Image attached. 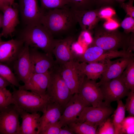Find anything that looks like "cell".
<instances>
[{
  "instance_id": "14",
  "label": "cell",
  "mask_w": 134,
  "mask_h": 134,
  "mask_svg": "<svg viewBox=\"0 0 134 134\" xmlns=\"http://www.w3.org/2000/svg\"><path fill=\"white\" fill-rule=\"evenodd\" d=\"M75 39L74 35L56 39L52 52V54L56 58V64L61 66L75 60V55L71 49V46L74 43Z\"/></svg>"
},
{
  "instance_id": "20",
  "label": "cell",
  "mask_w": 134,
  "mask_h": 134,
  "mask_svg": "<svg viewBox=\"0 0 134 134\" xmlns=\"http://www.w3.org/2000/svg\"><path fill=\"white\" fill-rule=\"evenodd\" d=\"M13 6V7L11 5L7 6L3 12L2 30L1 34L6 38L12 35L20 23L18 7H16L15 5Z\"/></svg>"
},
{
  "instance_id": "7",
  "label": "cell",
  "mask_w": 134,
  "mask_h": 134,
  "mask_svg": "<svg viewBox=\"0 0 134 134\" xmlns=\"http://www.w3.org/2000/svg\"><path fill=\"white\" fill-rule=\"evenodd\" d=\"M78 61L74 60L60 66L61 73L72 94L78 93L85 78L78 65Z\"/></svg>"
},
{
  "instance_id": "26",
  "label": "cell",
  "mask_w": 134,
  "mask_h": 134,
  "mask_svg": "<svg viewBox=\"0 0 134 134\" xmlns=\"http://www.w3.org/2000/svg\"><path fill=\"white\" fill-rule=\"evenodd\" d=\"M121 75L127 88L134 91V60L129 63Z\"/></svg>"
},
{
  "instance_id": "8",
  "label": "cell",
  "mask_w": 134,
  "mask_h": 134,
  "mask_svg": "<svg viewBox=\"0 0 134 134\" xmlns=\"http://www.w3.org/2000/svg\"><path fill=\"white\" fill-rule=\"evenodd\" d=\"M18 8L25 26L41 24L44 11L39 7L37 0H18Z\"/></svg>"
},
{
  "instance_id": "13",
  "label": "cell",
  "mask_w": 134,
  "mask_h": 134,
  "mask_svg": "<svg viewBox=\"0 0 134 134\" xmlns=\"http://www.w3.org/2000/svg\"><path fill=\"white\" fill-rule=\"evenodd\" d=\"M90 106L79 96L73 95L66 105L59 121L62 127L75 121L86 107Z\"/></svg>"
},
{
  "instance_id": "39",
  "label": "cell",
  "mask_w": 134,
  "mask_h": 134,
  "mask_svg": "<svg viewBox=\"0 0 134 134\" xmlns=\"http://www.w3.org/2000/svg\"><path fill=\"white\" fill-rule=\"evenodd\" d=\"M97 8L105 6H110L115 3L114 0H93Z\"/></svg>"
},
{
  "instance_id": "31",
  "label": "cell",
  "mask_w": 134,
  "mask_h": 134,
  "mask_svg": "<svg viewBox=\"0 0 134 134\" xmlns=\"http://www.w3.org/2000/svg\"><path fill=\"white\" fill-rule=\"evenodd\" d=\"M134 117H125L122 123L120 134H133L134 131Z\"/></svg>"
},
{
  "instance_id": "25",
  "label": "cell",
  "mask_w": 134,
  "mask_h": 134,
  "mask_svg": "<svg viewBox=\"0 0 134 134\" xmlns=\"http://www.w3.org/2000/svg\"><path fill=\"white\" fill-rule=\"evenodd\" d=\"M67 125L74 134H96L98 127L85 122H74Z\"/></svg>"
},
{
  "instance_id": "32",
  "label": "cell",
  "mask_w": 134,
  "mask_h": 134,
  "mask_svg": "<svg viewBox=\"0 0 134 134\" xmlns=\"http://www.w3.org/2000/svg\"><path fill=\"white\" fill-rule=\"evenodd\" d=\"M97 129V134H115L114 125L111 119L108 118Z\"/></svg>"
},
{
  "instance_id": "23",
  "label": "cell",
  "mask_w": 134,
  "mask_h": 134,
  "mask_svg": "<svg viewBox=\"0 0 134 134\" xmlns=\"http://www.w3.org/2000/svg\"><path fill=\"white\" fill-rule=\"evenodd\" d=\"M19 111L22 119L19 134H37L40 114L38 112L30 113L22 111Z\"/></svg>"
},
{
  "instance_id": "22",
  "label": "cell",
  "mask_w": 134,
  "mask_h": 134,
  "mask_svg": "<svg viewBox=\"0 0 134 134\" xmlns=\"http://www.w3.org/2000/svg\"><path fill=\"white\" fill-rule=\"evenodd\" d=\"M63 111L57 104L51 102L40 117L37 134L46 125L59 121Z\"/></svg>"
},
{
  "instance_id": "15",
  "label": "cell",
  "mask_w": 134,
  "mask_h": 134,
  "mask_svg": "<svg viewBox=\"0 0 134 134\" xmlns=\"http://www.w3.org/2000/svg\"><path fill=\"white\" fill-rule=\"evenodd\" d=\"M30 47L24 45L12 65L14 73L19 81L24 83L31 73Z\"/></svg>"
},
{
  "instance_id": "33",
  "label": "cell",
  "mask_w": 134,
  "mask_h": 134,
  "mask_svg": "<svg viewBox=\"0 0 134 134\" xmlns=\"http://www.w3.org/2000/svg\"><path fill=\"white\" fill-rule=\"evenodd\" d=\"M61 127L58 121L46 125L40 132L39 134H59Z\"/></svg>"
},
{
  "instance_id": "41",
  "label": "cell",
  "mask_w": 134,
  "mask_h": 134,
  "mask_svg": "<svg viewBox=\"0 0 134 134\" xmlns=\"http://www.w3.org/2000/svg\"><path fill=\"white\" fill-rule=\"evenodd\" d=\"M134 33H132L128 47L127 51L131 52L134 51Z\"/></svg>"
},
{
  "instance_id": "5",
  "label": "cell",
  "mask_w": 134,
  "mask_h": 134,
  "mask_svg": "<svg viewBox=\"0 0 134 134\" xmlns=\"http://www.w3.org/2000/svg\"><path fill=\"white\" fill-rule=\"evenodd\" d=\"M49 72V79L46 93L52 102L57 104L64 110L73 95L62 77L60 67L55 65Z\"/></svg>"
},
{
  "instance_id": "27",
  "label": "cell",
  "mask_w": 134,
  "mask_h": 134,
  "mask_svg": "<svg viewBox=\"0 0 134 134\" xmlns=\"http://www.w3.org/2000/svg\"><path fill=\"white\" fill-rule=\"evenodd\" d=\"M0 76L8 81L12 86L19 87L21 85L17 77L9 66L0 62Z\"/></svg>"
},
{
  "instance_id": "18",
  "label": "cell",
  "mask_w": 134,
  "mask_h": 134,
  "mask_svg": "<svg viewBox=\"0 0 134 134\" xmlns=\"http://www.w3.org/2000/svg\"><path fill=\"white\" fill-rule=\"evenodd\" d=\"M134 56L119 58L112 61L107 69L101 75L100 81L97 83L100 86L103 83L120 76L129 63L134 60Z\"/></svg>"
},
{
  "instance_id": "40",
  "label": "cell",
  "mask_w": 134,
  "mask_h": 134,
  "mask_svg": "<svg viewBox=\"0 0 134 134\" xmlns=\"http://www.w3.org/2000/svg\"><path fill=\"white\" fill-rule=\"evenodd\" d=\"M59 134H74L68 125H67L61 128Z\"/></svg>"
},
{
  "instance_id": "42",
  "label": "cell",
  "mask_w": 134,
  "mask_h": 134,
  "mask_svg": "<svg viewBox=\"0 0 134 134\" xmlns=\"http://www.w3.org/2000/svg\"><path fill=\"white\" fill-rule=\"evenodd\" d=\"M10 5L7 0H0V11L3 12L7 6Z\"/></svg>"
},
{
  "instance_id": "12",
  "label": "cell",
  "mask_w": 134,
  "mask_h": 134,
  "mask_svg": "<svg viewBox=\"0 0 134 134\" xmlns=\"http://www.w3.org/2000/svg\"><path fill=\"white\" fill-rule=\"evenodd\" d=\"M29 52L31 73H46L56 64L52 54L30 47Z\"/></svg>"
},
{
  "instance_id": "38",
  "label": "cell",
  "mask_w": 134,
  "mask_h": 134,
  "mask_svg": "<svg viewBox=\"0 0 134 134\" xmlns=\"http://www.w3.org/2000/svg\"><path fill=\"white\" fill-rule=\"evenodd\" d=\"M103 25V27L106 29L112 31L117 29L120 25L117 21L112 18L106 20Z\"/></svg>"
},
{
  "instance_id": "1",
  "label": "cell",
  "mask_w": 134,
  "mask_h": 134,
  "mask_svg": "<svg viewBox=\"0 0 134 134\" xmlns=\"http://www.w3.org/2000/svg\"><path fill=\"white\" fill-rule=\"evenodd\" d=\"M77 23L73 10L68 6L44 10L41 22L54 38L74 35Z\"/></svg>"
},
{
  "instance_id": "16",
  "label": "cell",
  "mask_w": 134,
  "mask_h": 134,
  "mask_svg": "<svg viewBox=\"0 0 134 134\" xmlns=\"http://www.w3.org/2000/svg\"><path fill=\"white\" fill-rule=\"evenodd\" d=\"M21 39H12L0 43V62L9 66L12 65L23 47Z\"/></svg>"
},
{
  "instance_id": "24",
  "label": "cell",
  "mask_w": 134,
  "mask_h": 134,
  "mask_svg": "<svg viewBox=\"0 0 134 134\" xmlns=\"http://www.w3.org/2000/svg\"><path fill=\"white\" fill-rule=\"evenodd\" d=\"M117 105L113 113L112 121L114 126L115 134H120L122 123L125 118L126 108L121 100L117 101Z\"/></svg>"
},
{
  "instance_id": "6",
  "label": "cell",
  "mask_w": 134,
  "mask_h": 134,
  "mask_svg": "<svg viewBox=\"0 0 134 134\" xmlns=\"http://www.w3.org/2000/svg\"><path fill=\"white\" fill-rule=\"evenodd\" d=\"M114 110L110 104L104 101L97 106L85 107L75 122H85L98 127L105 121Z\"/></svg>"
},
{
  "instance_id": "11",
  "label": "cell",
  "mask_w": 134,
  "mask_h": 134,
  "mask_svg": "<svg viewBox=\"0 0 134 134\" xmlns=\"http://www.w3.org/2000/svg\"><path fill=\"white\" fill-rule=\"evenodd\" d=\"M78 95L90 106L96 107L103 102V98L100 87L96 81L86 77L80 88Z\"/></svg>"
},
{
  "instance_id": "21",
  "label": "cell",
  "mask_w": 134,
  "mask_h": 134,
  "mask_svg": "<svg viewBox=\"0 0 134 134\" xmlns=\"http://www.w3.org/2000/svg\"><path fill=\"white\" fill-rule=\"evenodd\" d=\"M112 62L111 60L100 62L87 64L78 62L79 67L88 79L96 81L101 78L102 74L107 69Z\"/></svg>"
},
{
  "instance_id": "37",
  "label": "cell",
  "mask_w": 134,
  "mask_h": 134,
  "mask_svg": "<svg viewBox=\"0 0 134 134\" xmlns=\"http://www.w3.org/2000/svg\"><path fill=\"white\" fill-rule=\"evenodd\" d=\"M134 0H129L126 3L120 4L121 7L125 10L129 16L134 18V7L133 5Z\"/></svg>"
},
{
  "instance_id": "34",
  "label": "cell",
  "mask_w": 134,
  "mask_h": 134,
  "mask_svg": "<svg viewBox=\"0 0 134 134\" xmlns=\"http://www.w3.org/2000/svg\"><path fill=\"white\" fill-rule=\"evenodd\" d=\"M126 99L125 106L130 116H134V91H130Z\"/></svg>"
},
{
  "instance_id": "10",
  "label": "cell",
  "mask_w": 134,
  "mask_h": 134,
  "mask_svg": "<svg viewBox=\"0 0 134 134\" xmlns=\"http://www.w3.org/2000/svg\"><path fill=\"white\" fill-rule=\"evenodd\" d=\"M100 87L104 101L109 104L127 96L130 91L125 86L121 75L103 83Z\"/></svg>"
},
{
  "instance_id": "9",
  "label": "cell",
  "mask_w": 134,
  "mask_h": 134,
  "mask_svg": "<svg viewBox=\"0 0 134 134\" xmlns=\"http://www.w3.org/2000/svg\"><path fill=\"white\" fill-rule=\"evenodd\" d=\"M19 116L13 104L0 108V134H19Z\"/></svg>"
},
{
  "instance_id": "47",
  "label": "cell",
  "mask_w": 134,
  "mask_h": 134,
  "mask_svg": "<svg viewBox=\"0 0 134 134\" xmlns=\"http://www.w3.org/2000/svg\"><path fill=\"white\" fill-rule=\"evenodd\" d=\"M2 36L1 35V34H0V43L2 41L1 39V37Z\"/></svg>"
},
{
  "instance_id": "28",
  "label": "cell",
  "mask_w": 134,
  "mask_h": 134,
  "mask_svg": "<svg viewBox=\"0 0 134 134\" xmlns=\"http://www.w3.org/2000/svg\"><path fill=\"white\" fill-rule=\"evenodd\" d=\"M68 6L74 10L81 11L97 8L93 0H68Z\"/></svg>"
},
{
  "instance_id": "46",
  "label": "cell",
  "mask_w": 134,
  "mask_h": 134,
  "mask_svg": "<svg viewBox=\"0 0 134 134\" xmlns=\"http://www.w3.org/2000/svg\"><path fill=\"white\" fill-rule=\"evenodd\" d=\"M115 1L117 2L120 4L123 3L126 0H114Z\"/></svg>"
},
{
  "instance_id": "36",
  "label": "cell",
  "mask_w": 134,
  "mask_h": 134,
  "mask_svg": "<svg viewBox=\"0 0 134 134\" xmlns=\"http://www.w3.org/2000/svg\"><path fill=\"white\" fill-rule=\"evenodd\" d=\"M115 14V10L110 6H105L101 7L99 12L100 18L105 20L112 18Z\"/></svg>"
},
{
  "instance_id": "30",
  "label": "cell",
  "mask_w": 134,
  "mask_h": 134,
  "mask_svg": "<svg viewBox=\"0 0 134 134\" xmlns=\"http://www.w3.org/2000/svg\"><path fill=\"white\" fill-rule=\"evenodd\" d=\"M12 93L5 87H0V108L6 107L12 104Z\"/></svg>"
},
{
  "instance_id": "43",
  "label": "cell",
  "mask_w": 134,
  "mask_h": 134,
  "mask_svg": "<svg viewBox=\"0 0 134 134\" xmlns=\"http://www.w3.org/2000/svg\"><path fill=\"white\" fill-rule=\"evenodd\" d=\"M11 85L9 83L0 76V87H6Z\"/></svg>"
},
{
  "instance_id": "2",
  "label": "cell",
  "mask_w": 134,
  "mask_h": 134,
  "mask_svg": "<svg viewBox=\"0 0 134 134\" xmlns=\"http://www.w3.org/2000/svg\"><path fill=\"white\" fill-rule=\"evenodd\" d=\"M94 36L90 46H97L107 51L121 49L127 51L131 34L121 32L117 29L110 31L97 25L94 28Z\"/></svg>"
},
{
  "instance_id": "35",
  "label": "cell",
  "mask_w": 134,
  "mask_h": 134,
  "mask_svg": "<svg viewBox=\"0 0 134 134\" xmlns=\"http://www.w3.org/2000/svg\"><path fill=\"white\" fill-rule=\"evenodd\" d=\"M121 26L125 33H134V18L130 16L126 18L122 22Z\"/></svg>"
},
{
  "instance_id": "3",
  "label": "cell",
  "mask_w": 134,
  "mask_h": 134,
  "mask_svg": "<svg viewBox=\"0 0 134 134\" xmlns=\"http://www.w3.org/2000/svg\"><path fill=\"white\" fill-rule=\"evenodd\" d=\"M18 38L30 47L39 49L44 52L52 54L56 40L41 24L25 26Z\"/></svg>"
},
{
  "instance_id": "17",
  "label": "cell",
  "mask_w": 134,
  "mask_h": 134,
  "mask_svg": "<svg viewBox=\"0 0 134 134\" xmlns=\"http://www.w3.org/2000/svg\"><path fill=\"white\" fill-rule=\"evenodd\" d=\"M49 79V72L31 73L26 82L18 89L28 90L41 95L46 94Z\"/></svg>"
},
{
  "instance_id": "45",
  "label": "cell",
  "mask_w": 134,
  "mask_h": 134,
  "mask_svg": "<svg viewBox=\"0 0 134 134\" xmlns=\"http://www.w3.org/2000/svg\"><path fill=\"white\" fill-rule=\"evenodd\" d=\"M7 0L10 5L12 6L14 5L15 0Z\"/></svg>"
},
{
  "instance_id": "4",
  "label": "cell",
  "mask_w": 134,
  "mask_h": 134,
  "mask_svg": "<svg viewBox=\"0 0 134 134\" xmlns=\"http://www.w3.org/2000/svg\"><path fill=\"white\" fill-rule=\"evenodd\" d=\"M12 86V104L18 111L30 113H43L51 102L46 94L41 95L28 90L17 89Z\"/></svg>"
},
{
  "instance_id": "44",
  "label": "cell",
  "mask_w": 134,
  "mask_h": 134,
  "mask_svg": "<svg viewBox=\"0 0 134 134\" xmlns=\"http://www.w3.org/2000/svg\"><path fill=\"white\" fill-rule=\"evenodd\" d=\"M3 17V14L0 13V29L2 27Z\"/></svg>"
},
{
  "instance_id": "29",
  "label": "cell",
  "mask_w": 134,
  "mask_h": 134,
  "mask_svg": "<svg viewBox=\"0 0 134 134\" xmlns=\"http://www.w3.org/2000/svg\"><path fill=\"white\" fill-rule=\"evenodd\" d=\"M41 8L44 10L61 8L68 6V0H40Z\"/></svg>"
},
{
  "instance_id": "19",
  "label": "cell",
  "mask_w": 134,
  "mask_h": 134,
  "mask_svg": "<svg viewBox=\"0 0 134 134\" xmlns=\"http://www.w3.org/2000/svg\"><path fill=\"white\" fill-rule=\"evenodd\" d=\"M100 8L81 11L73 10L82 31L89 33L97 25L101 19L99 15Z\"/></svg>"
}]
</instances>
